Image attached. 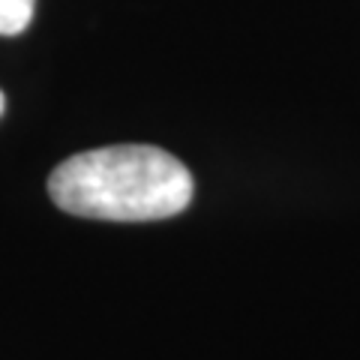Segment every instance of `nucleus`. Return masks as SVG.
I'll return each instance as SVG.
<instances>
[{"instance_id":"nucleus-1","label":"nucleus","mask_w":360,"mask_h":360,"mask_svg":"<svg viewBox=\"0 0 360 360\" xmlns=\"http://www.w3.org/2000/svg\"><path fill=\"white\" fill-rule=\"evenodd\" d=\"M195 193L189 168L153 144H111L75 153L49 177V195L82 219L156 222L177 217Z\"/></svg>"},{"instance_id":"nucleus-2","label":"nucleus","mask_w":360,"mask_h":360,"mask_svg":"<svg viewBox=\"0 0 360 360\" xmlns=\"http://www.w3.org/2000/svg\"><path fill=\"white\" fill-rule=\"evenodd\" d=\"M37 0H0V37H18L33 21Z\"/></svg>"},{"instance_id":"nucleus-3","label":"nucleus","mask_w":360,"mask_h":360,"mask_svg":"<svg viewBox=\"0 0 360 360\" xmlns=\"http://www.w3.org/2000/svg\"><path fill=\"white\" fill-rule=\"evenodd\" d=\"M4 108H6V99H4V90H0V115H4Z\"/></svg>"}]
</instances>
